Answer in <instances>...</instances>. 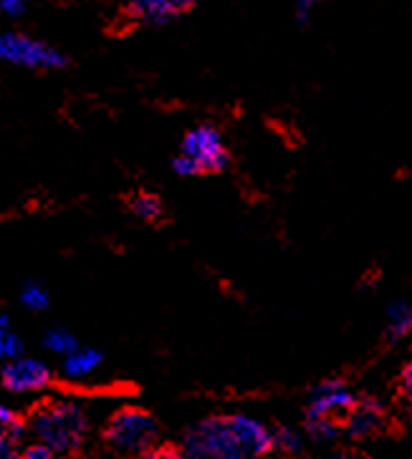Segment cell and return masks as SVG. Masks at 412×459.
<instances>
[{
    "label": "cell",
    "instance_id": "cell-13",
    "mask_svg": "<svg viewBox=\"0 0 412 459\" xmlns=\"http://www.w3.org/2000/svg\"><path fill=\"white\" fill-rule=\"evenodd\" d=\"M43 346H46V351L56 353V356H69L71 351H76V349H79V343H76L74 333L66 331V328H51V331H46V336H43Z\"/></svg>",
    "mask_w": 412,
    "mask_h": 459
},
{
    "label": "cell",
    "instance_id": "cell-25",
    "mask_svg": "<svg viewBox=\"0 0 412 459\" xmlns=\"http://www.w3.org/2000/svg\"><path fill=\"white\" fill-rule=\"evenodd\" d=\"M178 3V8L182 11V8H188V5H193V3H197V0H175Z\"/></svg>",
    "mask_w": 412,
    "mask_h": 459
},
{
    "label": "cell",
    "instance_id": "cell-20",
    "mask_svg": "<svg viewBox=\"0 0 412 459\" xmlns=\"http://www.w3.org/2000/svg\"><path fill=\"white\" fill-rule=\"evenodd\" d=\"M0 459H23V452L15 446L13 437L0 434Z\"/></svg>",
    "mask_w": 412,
    "mask_h": 459
},
{
    "label": "cell",
    "instance_id": "cell-18",
    "mask_svg": "<svg viewBox=\"0 0 412 459\" xmlns=\"http://www.w3.org/2000/svg\"><path fill=\"white\" fill-rule=\"evenodd\" d=\"M0 434L13 437V439H21V434H23V421H21V417L15 414L11 406L5 404H0Z\"/></svg>",
    "mask_w": 412,
    "mask_h": 459
},
{
    "label": "cell",
    "instance_id": "cell-12",
    "mask_svg": "<svg viewBox=\"0 0 412 459\" xmlns=\"http://www.w3.org/2000/svg\"><path fill=\"white\" fill-rule=\"evenodd\" d=\"M18 356H23V341L13 331L11 318L5 313H0V364L13 361Z\"/></svg>",
    "mask_w": 412,
    "mask_h": 459
},
{
    "label": "cell",
    "instance_id": "cell-7",
    "mask_svg": "<svg viewBox=\"0 0 412 459\" xmlns=\"http://www.w3.org/2000/svg\"><path fill=\"white\" fill-rule=\"evenodd\" d=\"M355 404H357V396L352 394V389L346 384H342V381H324V384H319V386L311 389L309 414L306 417L342 421L355 409Z\"/></svg>",
    "mask_w": 412,
    "mask_h": 459
},
{
    "label": "cell",
    "instance_id": "cell-10",
    "mask_svg": "<svg viewBox=\"0 0 412 459\" xmlns=\"http://www.w3.org/2000/svg\"><path fill=\"white\" fill-rule=\"evenodd\" d=\"M101 361H104V356L97 349H76L69 356H64L61 371H64V377L69 378V381H83V378L97 374Z\"/></svg>",
    "mask_w": 412,
    "mask_h": 459
},
{
    "label": "cell",
    "instance_id": "cell-14",
    "mask_svg": "<svg viewBox=\"0 0 412 459\" xmlns=\"http://www.w3.org/2000/svg\"><path fill=\"white\" fill-rule=\"evenodd\" d=\"M18 300H21V306L23 308H28V311L33 313H41L48 308V303H51V298H48V293H46V288L39 283H23V288H21V293H18Z\"/></svg>",
    "mask_w": 412,
    "mask_h": 459
},
{
    "label": "cell",
    "instance_id": "cell-16",
    "mask_svg": "<svg viewBox=\"0 0 412 459\" xmlns=\"http://www.w3.org/2000/svg\"><path fill=\"white\" fill-rule=\"evenodd\" d=\"M306 432L316 442H331L339 437V421L321 417H306Z\"/></svg>",
    "mask_w": 412,
    "mask_h": 459
},
{
    "label": "cell",
    "instance_id": "cell-27",
    "mask_svg": "<svg viewBox=\"0 0 412 459\" xmlns=\"http://www.w3.org/2000/svg\"><path fill=\"white\" fill-rule=\"evenodd\" d=\"M82 459H94V457H82Z\"/></svg>",
    "mask_w": 412,
    "mask_h": 459
},
{
    "label": "cell",
    "instance_id": "cell-15",
    "mask_svg": "<svg viewBox=\"0 0 412 459\" xmlns=\"http://www.w3.org/2000/svg\"><path fill=\"white\" fill-rule=\"evenodd\" d=\"M132 212L139 217V220H147V222H154L162 217V203L157 195L152 192H139L137 197L132 200Z\"/></svg>",
    "mask_w": 412,
    "mask_h": 459
},
{
    "label": "cell",
    "instance_id": "cell-22",
    "mask_svg": "<svg viewBox=\"0 0 412 459\" xmlns=\"http://www.w3.org/2000/svg\"><path fill=\"white\" fill-rule=\"evenodd\" d=\"M23 459H58V455L56 452H51L48 446L43 445H31L28 449H23Z\"/></svg>",
    "mask_w": 412,
    "mask_h": 459
},
{
    "label": "cell",
    "instance_id": "cell-5",
    "mask_svg": "<svg viewBox=\"0 0 412 459\" xmlns=\"http://www.w3.org/2000/svg\"><path fill=\"white\" fill-rule=\"evenodd\" d=\"M180 154L188 157L190 162L197 167L200 175L206 172H223L225 164H228V147H225V139L220 134L215 126L203 124V126H195L190 129L185 139H182V147Z\"/></svg>",
    "mask_w": 412,
    "mask_h": 459
},
{
    "label": "cell",
    "instance_id": "cell-6",
    "mask_svg": "<svg viewBox=\"0 0 412 459\" xmlns=\"http://www.w3.org/2000/svg\"><path fill=\"white\" fill-rule=\"evenodd\" d=\"M51 368L41 359L18 356L13 361H5L0 368V384L11 394H39L51 386Z\"/></svg>",
    "mask_w": 412,
    "mask_h": 459
},
{
    "label": "cell",
    "instance_id": "cell-3",
    "mask_svg": "<svg viewBox=\"0 0 412 459\" xmlns=\"http://www.w3.org/2000/svg\"><path fill=\"white\" fill-rule=\"evenodd\" d=\"M104 439L119 455H145L157 439V421L139 406H124L107 421Z\"/></svg>",
    "mask_w": 412,
    "mask_h": 459
},
{
    "label": "cell",
    "instance_id": "cell-2",
    "mask_svg": "<svg viewBox=\"0 0 412 459\" xmlns=\"http://www.w3.org/2000/svg\"><path fill=\"white\" fill-rule=\"evenodd\" d=\"M31 434L36 437V442L48 446L51 452L71 455L79 452L82 445L89 437V414L79 402L74 399H48L41 406H36V411L31 414Z\"/></svg>",
    "mask_w": 412,
    "mask_h": 459
},
{
    "label": "cell",
    "instance_id": "cell-24",
    "mask_svg": "<svg viewBox=\"0 0 412 459\" xmlns=\"http://www.w3.org/2000/svg\"><path fill=\"white\" fill-rule=\"evenodd\" d=\"M399 386H402V392L405 396L412 402V356L408 359V364L402 368V377H399Z\"/></svg>",
    "mask_w": 412,
    "mask_h": 459
},
{
    "label": "cell",
    "instance_id": "cell-23",
    "mask_svg": "<svg viewBox=\"0 0 412 459\" xmlns=\"http://www.w3.org/2000/svg\"><path fill=\"white\" fill-rule=\"evenodd\" d=\"M294 3H296V18H299V23H306L314 15L316 5H319V0H294Z\"/></svg>",
    "mask_w": 412,
    "mask_h": 459
},
{
    "label": "cell",
    "instance_id": "cell-9",
    "mask_svg": "<svg viewBox=\"0 0 412 459\" xmlns=\"http://www.w3.org/2000/svg\"><path fill=\"white\" fill-rule=\"evenodd\" d=\"M129 13L147 26H165L180 13L175 0H132Z\"/></svg>",
    "mask_w": 412,
    "mask_h": 459
},
{
    "label": "cell",
    "instance_id": "cell-21",
    "mask_svg": "<svg viewBox=\"0 0 412 459\" xmlns=\"http://www.w3.org/2000/svg\"><path fill=\"white\" fill-rule=\"evenodd\" d=\"M26 5L28 0H0V13L15 18V15L26 13Z\"/></svg>",
    "mask_w": 412,
    "mask_h": 459
},
{
    "label": "cell",
    "instance_id": "cell-4",
    "mask_svg": "<svg viewBox=\"0 0 412 459\" xmlns=\"http://www.w3.org/2000/svg\"><path fill=\"white\" fill-rule=\"evenodd\" d=\"M0 61L11 66L36 68V71H54L66 66V56L48 43L31 39L26 33H3L0 36Z\"/></svg>",
    "mask_w": 412,
    "mask_h": 459
},
{
    "label": "cell",
    "instance_id": "cell-1",
    "mask_svg": "<svg viewBox=\"0 0 412 459\" xmlns=\"http://www.w3.org/2000/svg\"><path fill=\"white\" fill-rule=\"evenodd\" d=\"M274 449V429L248 414L207 417L182 437L188 459H261Z\"/></svg>",
    "mask_w": 412,
    "mask_h": 459
},
{
    "label": "cell",
    "instance_id": "cell-11",
    "mask_svg": "<svg viewBox=\"0 0 412 459\" xmlns=\"http://www.w3.org/2000/svg\"><path fill=\"white\" fill-rule=\"evenodd\" d=\"M387 333L392 338H405L412 333V303L398 300L387 308Z\"/></svg>",
    "mask_w": 412,
    "mask_h": 459
},
{
    "label": "cell",
    "instance_id": "cell-8",
    "mask_svg": "<svg viewBox=\"0 0 412 459\" xmlns=\"http://www.w3.org/2000/svg\"><path fill=\"white\" fill-rule=\"evenodd\" d=\"M346 434L355 439H364L382 429L385 424V406L374 399H357L355 409L346 414Z\"/></svg>",
    "mask_w": 412,
    "mask_h": 459
},
{
    "label": "cell",
    "instance_id": "cell-17",
    "mask_svg": "<svg viewBox=\"0 0 412 459\" xmlns=\"http://www.w3.org/2000/svg\"><path fill=\"white\" fill-rule=\"evenodd\" d=\"M274 449L286 452V455L302 449V434L294 432L291 427H278V429H274Z\"/></svg>",
    "mask_w": 412,
    "mask_h": 459
},
{
    "label": "cell",
    "instance_id": "cell-26",
    "mask_svg": "<svg viewBox=\"0 0 412 459\" xmlns=\"http://www.w3.org/2000/svg\"><path fill=\"white\" fill-rule=\"evenodd\" d=\"M339 459H367L364 455H342Z\"/></svg>",
    "mask_w": 412,
    "mask_h": 459
},
{
    "label": "cell",
    "instance_id": "cell-19",
    "mask_svg": "<svg viewBox=\"0 0 412 459\" xmlns=\"http://www.w3.org/2000/svg\"><path fill=\"white\" fill-rule=\"evenodd\" d=\"M139 459H188L182 455V449H170V446H152L145 455H139Z\"/></svg>",
    "mask_w": 412,
    "mask_h": 459
}]
</instances>
